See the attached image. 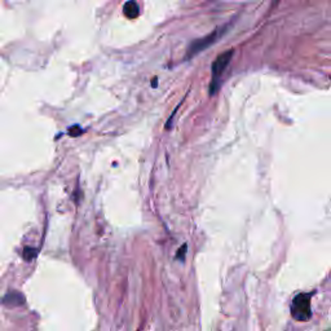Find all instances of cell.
Returning <instances> with one entry per match:
<instances>
[{
  "mask_svg": "<svg viewBox=\"0 0 331 331\" xmlns=\"http://www.w3.org/2000/svg\"><path fill=\"white\" fill-rule=\"evenodd\" d=\"M221 34H224V30H223V29H218V30L212 31L211 34H209L207 37L194 40L193 43L190 44L189 49H188L187 59H190V57H193V56L198 55L200 52L205 51L206 48H209L210 46H212V44L221 37Z\"/></svg>",
  "mask_w": 331,
  "mask_h": 331,
  "instance_id": "3957f363",
  "label": "cell"
},
{
  "mask_svg": "<svg viewBox=\"0 0 331 331\" xmlns=\"http://www.w3.org/2000/svg\"><path fill=\"white\" fill-rule=\"evenodd\" d=\"M291 314L297 321L304 322L312 317V310H310V294H301L296 295L294 297L291 304Z\"/></svg>",
  "mask_w": 331,
  "mask_h": 331,
  "instance_id": "7a4b0ae2",
  "label": "cell"
},
{
  "mask_svg": "<svg viewBox=\"0 0 331 331\" xmlns=\"http://www.w3.org/2000/svg\"><path fill=\"white\" fill-rule=\"evenodd\" d=\"M69 133H70V136H79L83 133V129L79 126H74L73 128L69 129Z\"/></svg>",
  "mask_w": 331,
  "mask_h": 331,
  "instance_id": "52a82bcc",
  "label": "cell"
},
{
  "mask_svg": "<svg viewBox=\"0 0 331 331\" xmlns=\"http://www.w3.org/2000/svg\"><path fill=\"white\" fill-rule=\"evenodd\" d=\"M233 55V49H229L227 52L221 53L218 59L215 60L214 64H212V80L211 86H210V95H215L216 91L219 89V87H220V77L223 75L225 69L228 68V65H229Z\"/></svg>",
  "mask_w": 331,
  "mask_h": 331,
  "instance_id": "6da1fadb",
  "label": "cell"
},
{
  "mask_svg": "<svg viewBox=\"0 0 331 331\" xmlns=\"http://www.w3.org/2000/svg\"><path fill=\"white\" fill-rule=\"evenodd\" d=\"M273 2H274V3L277 4V3H278V2H279V0H273Z\"/></svg>",
  "mask_w": 331,
  "mask_h": 331,
  "instance_id": "9c48e42d",
  "label": "cell"
},
{
  "mask_svg": "<svg viewBox=\"0 0 331 331\" xmlns=\"http://www.w3.org/2000/svg\"><path fill=\"white\" fill-rule=\"evenodd\" d=\"M123 13H124L127 19H136L140 15V7L135 0H128L123 7Z\"/></svg>",
  "mask_w": 331,
  "mask_h": 331,
  "instance_id": "5b68a950",
  "label": "cell"
},
{
  "mask_svg": "<svg viewBox=\"0 0 331 331\" xmlns=\"http://www.w3.org/2000/svg\"><path fill=\"white\" fill-rule=\"evenodd\" d=\"M185 254H187V245L180 247V250L178 251V255H176V259H179V260H184Z\"/></svg>",
  "mask_w": 331,
  "mask_h": 331,
  "instance_id": "ba28073f",
  "label": "cell"
},
{
  "mask_svg": "<svg viewBox=\"0 0 331 331\" xmlns=\"http://www.w3.org/2000/svg\"><path fill=\"white\" fill-rule=\"evenodd\" d=\"M2 304L8 308L20 307L24 304V296L17 291H11L2 299Z\"/></svg>",
  "mask_w": 331,
  "mask_h": 331,
  "instance_id": "277c9868",
  "label": "cell"
},
{
  "mask_svg": "<svg viewBox=\"0 0 331 331\" xmlns=\"http://www.w3.org/2000/svg\"><path fill=\"white\" fill-rule=\"evenodd\" d=\"M37 254H38L37 248H34V247H25L24 252H22V256H24V259L26 261H30V260H33V259H34L35 256H37Z\"/></svg>",
  "mask_w": 331,
  "mask_h": 331,
  "instance_id": "8992f818",
  "label": "cell"
}]
</instances>
